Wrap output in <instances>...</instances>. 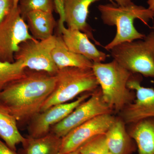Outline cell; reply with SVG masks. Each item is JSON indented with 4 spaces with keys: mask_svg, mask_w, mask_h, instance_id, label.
I'll return each instance as SVG.
<instances>
[{
    "mask_svg": "<svg viewBox=\"0 0 154 154\" xmlns=\"http://www.w3.org/2000/svg\"><path fill=\"white\" fill-rule=\"evenodd\" d=\"M56 82V75L26 68L24 75L0 91V104L16 117L18 123H28L41 111Z\"/></svg>",
    "mask_w": 154,
    "mask_h": 154,
    "instance_id": "obj_1",
    "label": "cell"
},
{
    "mask_svg": "<svg viewBox=\"0 0 154 154\" xmlns=\"http://www.w3.org/2000/svg\"><path fill=\"white\" fill-rule=\"evenodd\" d=\"M98 9L103 23L110 26L115 25L117 29L115 37L105 47L108 51L123 42L143 39L146 35L136 30L134 25V20L139 19L147 25L154 18V12L133 2L126 6L113 4L100 5Z\"/></svg>",
    "mask_w": 154,
    "mask_h": 154,
    "instance_id": "obj_2",
    "label": "cell"
},
{
    "mask_svg": "<svg viewBox=\"0 0 154 154\" xmlns=\"http://www.w3.org/2000/svg\"><path fill=\"white\" fill-rule=\"evenodd\" d=\"M92 69L98 80L103 100L113 112L119 113L133 102L135 93L127 87L132 73L114 60L108 63L93 62Z\"/></svg>",
    "mask_w": 154,
    "mask_h": 154,
    "instance_id": "obj_3",
    "label": "cell"
},
{
    "mask_svg": "<svg viewBox=\"0 0 154 154\" xmlns=\"http://www.w3.org/2000/svg\"><path fill=\"white\" fill-rule=\"evenodd\" d=\"M56 75L55 88L40 112L54 105L69 102L81 94L92 93L99 87L92 69L68 67L59 69Z\"/></svg>",
    "mask_w": 154,
    "mask_h": 154,
    "instance_id": "obj_4",
    "label": "cell"
},
{
    "mask_svg": "<svg viewBox=\"0 0 154 154\" xmlns=\"http://www.w3.org/2000/svg\"><path fill=\"white\" fill-rule=\"evenodd\" d=\"M110 51L114 60L133 74L154 79V31L138 41L124 42Z\"/></svg>",
    "mask_w": 154,
    "mask_h": 154,
    "instance_id": "obj_5",
    "label": "cell"
},
{
    "mask_svg": "<svg viewBox=\"0 0 154 154\" xmlns=\"http://www.w3.org/2000/svg\"><path fill=\"white\" fill-rule=\"evenodd\" d=\"M56 36L38 40L33 38L22 42L14 56L25 68L56 75L59 69L53 60L51 53L55 46Z\"/></svg>",
    "mask_w": 154,
    "mask_h": 154,
    "instance_id": "obj_6",
    "label": "cell"
},
{
    "mask_svg": "<svg viewBox=\"0 0 154 154\" xmlns=\"http://www.w3.org/2000/svg\"><path fill=\"white\" fill-rule=\"evenodd\" d=\"M33 38L18 7H14L0 23V60L15 62L14 56L20 45Z\"/></svg>",
    "mask_w": 154,
    "mask_h": 154,
    "instance_id": "obj_7",
    "label": "cell"
},
{
    "mask_svg": "<svg viewBox=\"0 0 154 154\" xmlns=\"http://www.w3.org/2000/svg\"><path fill=\"white\" fill-rule=\"evenodd\" d=\"M113 112L103 100L99 87L66 117L53 125L50 132L62 138L75 128L97 116Z\"/></svg>",
    "mask_w": 154,
    "mask_h": 154,
    "instance_id": "obj_8",
    "label": "cell"
},
{
    "mask_svg": "<svg viewBox=\"0 0 154 154\" xmlns=\"http://www.w3.org/2000/svg\"><path fill=\"white\" fill-rule=\"evenodd\" d=\"M142 79L141 75L133 74L128 82L127 87L134 91L135 98L119 113L126 125L154 118V89L143 87Z\"/></svg>",
    "mask_w": 154,
    "mask_h": 154,
    "instance_id": "obj_9",
    "label": "cell"
},
{
    "mask_svg": "<svg viewBox=\"0 0 154 154\" xmlns=\"http://www.w3.org/2000/svg\"><path fill=\"white\" fill-rule=\"evenodd\" d=\"M113 113L97 116L70 131L62 138L60 154L75 151L98 135L105 134L115 121Z\"/></svg>",
    "mask_w": 154,
    "mask_h": 154,
    "instance_id": "obj_10",
    "label": "cell"
},
{
    "mask_svg": "<svg viewBox=\"0 0 154 154\" xmlns=\"http://www.w3.org/2000/svg\"><path fill=\"white\" fill-rule=\"evenodd\" d=\"M92 93H85L71 102L54 105L37 113L28 123V136L38 138L48 134L53 125L66 117L76 107L89 98Z\"/></svg>",
    "mask_w": 154,
    "mask_h": 154,
    "instance_id": "obj_11",
    "label": "cell"
},
{
    "mask_svg": "<svg viewBox=\"0 0 154 154\" xmlns=\"http://www.w3.org/2000/svg\"><path fill=\"white\" fill-rule=\"evenodd\" d=\"M58 28L64 42L72 52L84 56L94 63H102L107 59V54L97 49L85 33L76 29L65 28L64 25Z\"/></svg>",
    "mask_w": 154,
    "mask_h": 154,
    "instance_id": "obj_12",
    "label": "cell"
},
{
    "mask_svg": "<svg viewBox=\"0 0 154 154\" xmlns=\"http://www.w3.org/2000/svg\"><path fill=\"white\" fill-rule=\"evenodd\" d=\"M99 0H66L64 5V20L68 28L79 30L96 41L92 30L87 22L91 4ZM112 4L113 0H108Z\"/></svg>",
    "mask_w": 154,
    "mask_h": 154,
    "instance_id": "obj_13",
    "label": "cell"
},
{
    "mask_svg": "<svg viewBox=\"0 0 154 154\" xmlns=\"http://www.w3.org/2000/svg\"><path fill=\"white\" fill-rule=\"evenodd\" d=\"M125 125L120 117H116L113 125L105 134L107 148L112 154H132L137 149Z\"/></svg>",
    "mask_w": 154,
    "mask_h": 154,
    "instance_id": "obj_14",
    "label": "cell"
},
{
    "mask_svg": "<svg viewBox=\"0 0 154 154\" xmlns=\"http://www.w3.org/2000/svg\"><path fill=\"white\" fill-rule=\"evenodd\" d=\"M128 131L135 142L139 154H154V118L130 124Z\"/></svg>",
    "mask_w": 154,
    "mask_h": 154,
    "instance_id": "obj_15",
    "label": "cell"
},
{
    "mask_svg": "<svg viewBox=\"0 0 154 154\" xmlns=\"http://www.w3.org/2000/svg\"><path fill=\"white\" fill-rule=\"evenodd\" d=\"M25 20L31 36L35 39L44 40L53 36L56 22L52 13L31 11L26 15Z\"/></svg>",
    "mask_w": 154,
    "mask_h": 154,
    "instance_id": "obj_16",
    "label": "cell"
},
{
    "mask_svg": "<svg viewBox=\"0 0 154 154\" xmlns=\"http://www.w3.org/2000/svg\"><path fill=\"white\" fill-rule=\"evenodd\" d=\"M53 60L58 69L75 67L92 69L93 62L85 57L72 52L67 47L61 35L56 36L55 47L51 53Z\"/></svg>",
    "mask_w": 154,
    "mask_h": 154,
    "instance_id": "obj_17",
    "label": "cell"
},
{
    "mask_svg": "<svg viewBox=\"0 0 154 154\" xmlns=\"http://www.w3.org/2000/svg\"><path fill=\"white\" fill-rule=\"evenodd\" d=\"M0 137L13 150H17V146L23 143L26 137L19 132L16 117L0 104Z\"/></svg>",
    "mask_w": 154,
    "mask_h": 154,
    "instance_id": "obj_18",
    "label": "cell"
},
{
    "mask_svg": "<svg viewBox=\"0 0 154 154\" xmlns=\"http://www.w3.org/2000/svg\"><path fill=\"white\" fill-rule=\"evenodd\" d=\"M61 142V138L51 132L41 137L28 136L20 154H60Z\"/></svg>",
    "mask_w": 154,
    "mask_h": 154,
    "instance_id": "obj_19",
    "label": "cell"
},
{
    "mask_svg": "<svg viewBox=\"0 0 154 154\" xmlns=\"http://www.w3.org/2000/svg\"><path fill=\"white\" fill-rule=\"evenodd\" d=\"M26 71L20 60L13 63L0 60V91L10 83L24 75Z\"/></svg>",
    "mask_w": 154,
    "mask_h": 154,
    "instance_id": "obj_20",
    "label": "cell"
},
{
    "mask_svg": "<svg viewBox=\"0 0 154 154\" xmlns=\"http://www.w3.org/2000/svg\"><path fill=\"white\" fill-rule=\"evenodd\" d=\"M18 7L24 19L26 15L31 11H41L52 13L55 9L54 0H19Z\"/></svg>",
    "mask_w": 154,
    "mask_h": 154,
    "instance_id": "obj_21",
    "label": "cell"
},
{
    "mask_svg": "<svg viewBox=\"0 0 154 154\" xmlns=\"http://www.w3.org/2000/svg\"><path fill=\"white\" fill-rule=\"evenodd\" d=\"M81 154H105L108 151L105 134L98 135L77 150Z\"/></svg>",
    "mask_w": 154,
    "mask_h": 154,
    "instance_id": "obj_22",
    "label": "cell"
},
{
    "mask_svg": "<svg viewBox=\"0 0 154 154\" xmlns=\"http://www.w3.org/2000/svg\"><path fill=\"white\" fill-rule=\"evenodd\" d=\"M14 8V0H0V23Z\"/></svg>",
    "mask_w": 154,
    "mask_h": 154,
    "instance_id": "obj_23",
    "label": "cell"
},
{
    "mask_svg": "<svg viewBox=\"0 0 154 154\" xmlns=\"http://www.w3.org/2000/svg\"><path fill=\"white\" fill-rule=\"evenodd\" d=\"M66 0H54L55 9L59 15L60 19L58 22V27L64 25V5Z\"/></svg>",
    "mask_w": 154,
    "mask_h": 154,
    "instance_id": "obj_24",
    "label": "cell"
},
{
    "mask_svg": "<svg viewBox=\"0 0 154 154\" xmlns=\"http://www.w3.org/2000/svg\"><path fill=\"white\" fill-rule=\"evenodd\" d=\"M0 154H18L0 140Z\"/></svg>",
    "mask_w": 154,
    "mask_h": 154,
    "instance_id": "obj_25",
    "label": "cell"
},
{
    "mask_svg": "<svg viewBox=\"0 0 154 154\" xmlns=\"http://www.w3.org/2000/svg\"><path fill=\"white\" fill-rule=\"evenodd\" d=\"M117 3V5L120 6H126L132 3V0H113Z\"/></svg>",
    "mask_w": 154,
    "mask_h": 154,
    "instance_id": "obj_26",
    "label": "cell"
},
{
    "mask_svg": "<svg viewBox=\"0 0 154 154\" xmlns=\"http://www.w3.org/2000/svg\"><path fill=\"white\" fill-rule=\"evenodd\" d=\"M147 4L149 5L148 8L154 12V0H148Z\"/></svg>",
    "mask_w": 154,
    "mask_h": 154,
    "instance_id": "obj_27",
    "label": "cell"
},
{
    "mask_svg": "<svg viewBox=\"0 0 154 154\" xmlns=\"http://www.w3.org/2000/svg\"><path fill=\"white\" fill-rule=\"evenodd\" d=\"M63 154H81L78 151H75L70 152L66 153Z\"/></svg>",
    "mask_w": 154,
    "mask_h": 154,
    "instance_id": "obj_28",
    "label": "cell"
},
{
    "mask_svg": "<svg viewBox=\"0 0 154 154\" xmlns=\"http://www.w3.org/2000/svg\"><path fill=\"white\" fill-rule=\"evenodd\" d=\"M19 1V0H14V5L15 8L18 7Z\"/></svg>",
    "mask_w": 154,
    "mask_h": 154,
    "instance_id": "obj_29",
    "label": "cell"
},
{
    "mask_svg": "<svg viewBox=\"0 0 154 154\" xmlns=\"http://www.w3.org/2000/svg\"><path fill=\"white\" fill-rule=\"evenodd\" d=\"M105 154H112L110 152H109V151L107 152H106V153Z\"/></svg>",
    "mask_w": 154,
    "mask_h": 154,
    "instance_id": "obj_30",
    "label": "cell"
}]
</instances>
